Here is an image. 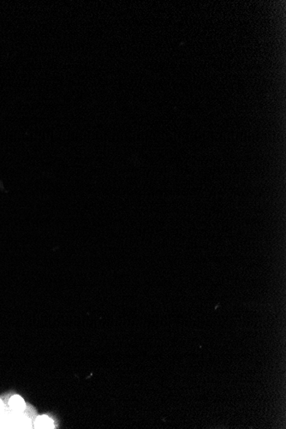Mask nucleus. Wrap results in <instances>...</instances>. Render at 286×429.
Here are the masks:
<instances>
[{"label":"nucleus","mask_w":286,"mask_h":429,"mask_svg":"<svg viewBox=\"0 0 286 429\" xmlns=\"http://www.w3.org/2000/svg\"><path fill=\"white\" fill-rule=\"evenodd\" d=\"M9 406L15 412H22L24 410L26 405L22 396L15 395L9 400Z\"/></svg>","instance_id":"nucleus-1"},{"label":"nucleus","mask_w":286,"mask_h":429,"mask_svg":"<svg viewBox=\"0 0 286 429\" xmlns=\"http://www.w3.org/2000/svg\"><path fill=\"white\" fill-rule=\"evenodd\" d=\"M36 428H53L54 422L47 416H38L35 422Z\"/></svg>","instance_id":"nucleus-2"},{"label":"nucleus","mask_w":286,"mask_h":429,"mask_svg":"<svg viewBox=\"0 0 286 429\" xmlns=\"http://www.w3.org/2000/svg\"><path fill=\"white\" fill-rule=\"evenodd\" d=\"M2 408H3V403L0 400V410H2Z\"/></svg>","instance_id":"nucleus-3"}]
</instances>
